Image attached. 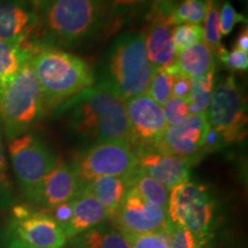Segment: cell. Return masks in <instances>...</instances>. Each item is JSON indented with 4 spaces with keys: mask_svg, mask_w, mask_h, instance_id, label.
<instances>
[{
    "mask_svg": "<svg viewBox=\"0 0 248 248\" xmlns=\"http://www.w3.org/2000/svg\"><path fill=\"white\" fill-rule=\"evenodd\" d=\"M142 35L146 43L148 61L155 69H166L175 66L177 54L172 42L171 26L168 21L152 20Z\"/></svg>",
    "mask_w": 248,
    "mask_h": 248,
    "instance_id": "cell-18",
    "label": "cell"
},
{
    "mask_svg": "<svg viewBox=\"0 0 248 248\" xmlns=\"http://www.w3.org/2000/svg\"><path fill=\"white\" fill-rule=\"evenodd\" d=\"M125 110L130 125V145L135 152L155 148L167 129L162 108L147 93L129 99Z\"/></svg>",
    "mask_w": 248,
    "mask_h": 248,
    "instance_id": "cell-11",
    "label": "cell"
},
{
    "mask_svg": "<svg viewBox=\"0 0 248 248\" xmlns=\"http://www.w3.org/2000/svg\"><path fill=\"white\" fill-rule=\"evenodd\" d=\"M195 248H202V247H200V246H199V245H198V246H197V247H195Z\"/></svg>",
    "mask_w": 248,
    "mask_h": 248,
    "instance_id": "cell-43",
    "label": "cell"
},
{
    "mask_svg": "<svg viewBox=\"0 0 248 248\" xmlns=\"http://www.w3.org/2000/svg\"><path fill=\"white\" fill-rule=\"evenodd\" d=\"M27 1H28V4H29L30 7L32 8L39 16V15L42 14L49 5L52 4V1H53V0H27Z\"/></svg>",
    "mask_w": 248,
    "mask_h": 248,
    "instance_id": "cell-40",
    "label": "cell"
},
{
    "mask_svg": "<svg viewBox=\"0 0 248 248\" xmlns=\"http://www.w3.org/2000/svg\"><path fill=\"white\" fill-rule=\"evenodd\" d=\"M8 153L18 188L24 199L35 207L40 184L54 168L58 157L38 136L31 132L11 139Z\"/></svg>",
    "mask_w": 248,
    "mask_h": 248,
    "instance_id": "cell-6",
    "label": "cell"
},
{
    "mask_svg": "<svg viewBox=\"0 0 248 248\" xmlns=\"http://www.w3.org/2000/svg\"><path fill=\"white\" fill-rule=\"evenodd\" d=\"M0 186L6 188V190L13 192V184H12L11 177L8 172V163L5 155V147L2 142L1 130H0Z\"/></svg>",
    "mask_w": 248,
    "mask_h": 248,
    "instance_id": "cell-37",
    "label": "cell"
},
{
    "mask_svg": "<svg viewBox=\"0 0 248 248\" xmlns=\"http://www.w3.org/2000/svg\"><path fill=\"white\" fill-rule=\"evenodd\" d=\"M69 248H131L117 229L104 224L69 239Z\"/></svg>",
    "mask_w": 248,
    "mask_h": 248,
    "instance_id": "cell-22",
    "label": "cell"
},
{
    "mask_svg": "<svg viewBox=\"0 0 248 248\" xmlns=\"http://www.w3.org/2000/svg\"><path fill=\"white\" fill-rule=\"evenodd\" d=\"M71 207L73 217L64 231L68 240L110 219L107 209L84 188L71 200Z\"/></svg>",
    "mask_w": 248,
    "mask_h": 248,
    "instance_id": "cell-17",
    "label": "cell"
},
{
    "mask_svg": "<svg viewBox=\"0 0 248 248\" xmlns=\"http://www.w3.org/2000/svg\"><path fill=\"white\" fill-rule=\"evenodd\" d=\"M214 89H215V70L198 78H192L191 91L187 99L190 105V114L207 115Z\"/></svg>",
    "mask_w": 248,
    "mask_h": 248,
    "instance_id": "cell-24",
    "label": "cell"
},
{
    "mask_svg": "<svg viewBox=\"0 0 248 248\" xmlns=\"http://www.w3.org/2000/svg\"><path fill=\"white\" fill-rule=\"evenodd\" d=\"M214 54L215 53L206 43H197L179 52L176 57V66L179 73L190 78H198L215 70Z\"/></svg>",
    "mask_w": 248,
    "mask_h": 248,
    "instance_id": "cell-20",
    "label": "cell"
},
{
    "mask_svg": "<svg viewBox=\"0 0 248 248\" xmlns=\"http://www.w3.org/2000/svg\"><path fill=\"white\" fill-rule=\"evenodd\" d=\"M244 21H246L245 17L235 11L231 2L225 1L221 11H219V33H221V36H229L235 24L238 22H244Z\"/></svg>",
    "mask_w": 248,
    "mask_h": 248,
    "instance_id": "cell-31",
    "label": "cell"
},
{
    "mask_svg": "<svg viewBox=\"0 0 248 248\" xmlns=\"http://www.w3.org/2000/svg\"><path fill=\"white\" fill-rule=\"evenodd\" d=\"M215 203L202 184L186 181L169 192L167 216L171 224L190 231L198 244L206 241Z\"/></svg>",
    "mask_w": 248,
    "mask_h": 248,
    "instance_id": "cell-7",
    "label": "cell"
},
{
    "mask_svg": "<svg viewBox=\"0 0 248 248\" xmlns=\"http://www.w3.org/2000/svg\"><path fill=\"white\" fill-rule=\"evenodd\" d=\"M61 107L69 111L71 129L79 137L94 140L95 144L130 141L125 102L102 84L79 92Z\"/></svg>",
    "mask_w": 248,
    "mask_h": 248,
    "instance_id": "cell-1",
    "label": "cell"
},
{
    "mask_svg": "<svg viewBox=\"0 0 248 248\" xmlns=\"http://www.w3.org/2000/svg\"><path fill=\"white\" fill-rule=\"evenodd\" d=\"M208 129L206 114H191L177 125L167 126L155 150L197 161L198 155L203 153Z\"/></svg>",
    "mask_w": 248,
    "mask_h": 248,
    "instance_id": "cell-13",
    "label": "cell"
},
{
    "mask_svg": "<svg viewBox=\"0 0 248 248\" xmlns=\"http://www.w3.org/2000/svg\"><path fill=\"white\" fill-rule=\"evenodd\" d=\"M207 121L210 128L221 135L224 142L240 141L246 137V98L232 75L214 89Z\"/></svg>",
    "mask_w": 248,
    "mask_h": 248,
    "instance_id": "cell-9",
    "label": "cell"
},
{
    "mask_svg": "<svg viewBox=\"0 0 248 248\" xmlns=\"http://www.w3.org/2000/svg\"><path fill=\"white\" fill-rule=\"evenodd\" d=\"M166 1H168V2H170V4H171V5H175V6H176V4H177L178 1H181V0H166Z\"/></svg>",
    "mask_w": 248,
    "mask_h": 248,
    "instance_id": "cell-42",
    "label": "cell"
},
{
    "mask_svg": "<svg viewBox=\"0 0 248 248\" xmlns=\"http://www.w3.org/2000/svg\"><path fill=\"white\" fill-rule=\"evenodd\" d=\"M178 71L176 64L166 69L156 70L150 82L146 93L160 106H162L164 102L171 97L173 79H175L176 73Z\"/></svg>",
    "mask_w": 248,
    "mask_h": 248,
    "instance_id": "cell-26",
    "label": "cell"
},
{
    "mask_svg": "<svg viewBox=\"0 0 248 248\" xmlns=\"http://www.w3.org/2000/svg\"><path fill=\"white\" fill-rule=\"evenodd\" d=\"M30 64L42 90L45 110L61 107L94 83L89 63L53 46L32 45Z\"/></svg>",
    "mask_w": 248,
    "mask_h": 248,
    "instance_id": "cell-2",
    "label": "cell"
},
{
    "mask_svg": "<svg viewBox=\"0 0 248 248\" xmlns=\"http://www.w3.org/2000/svg\"><path fill=\"white\" fill-rule=\"evenodd\" d=\"M136 154L137 168L169 191L190 179L191 167L195 162V160L163 153L155 148L137 151Z\"/></svg>",
    "mask_w": 248,
    "mask_h": 248,
    "instance_id": "cell-14",
    "label": "cell"
},
{
    "mask_svg": "<svg viewBox=\"0 0 248 248\" xmlns=\"http://www.w3.org/2000/svg\"><path fill=\"white\" fill-rule=\"evenodd\" d=\"M172 42L176 54L197 43L203 42V28L201 24L182 23L172 30Z\"/></svg>",
    "mask_w": 248,
    "mask_h": 248,
    "instance_id": "cell-29",
    "label": "cell"
},
{
    "mask_svg": "<svg viewBox=\"0 0 248 248\" xmlns=\"http://www.w3.org/2000/svg\"><path fill=\"white\" fill-rule=\"evenodd\" d=\"M207 14L206 0H181L173 8L168 23L170 26H178L182 23L201 24Z\"/></svg>",
    "mask_w": 248,
    "mask_h": 248,
    "instance_id": "cell-25",
    "label": "cell"
},
{
    "mask_svg": "<svg viewBox=\"0 0 248 248\" xmlns=\"http://www.w3.org/2000/svg\"><path fill=\"white\" fill-rule=\"evenodd\" d=\"M59 225L61 226V229L63 231H66V229L69 225L71 221V217H73V207H71V201L69 202H63L55 206L54 208L45 210Z\"/></svg>",
    "mask_w": 248,
    "mask_h": 248,
    "instance_id": "cell-34",
    "label": "cell"
},
{
    "mask_svg": "<svg viewBox=\"0 0 248 248\" xmlns=\"http://www.w3.org/2000/svg\"><path fill=\"white\" fill-rule=\"evenodd\" d=\"M82 185L73 167L59 160L40 184L35 207L43 210L54 208L58 204L69 202L79 193Z\"/></svg>",
    "mask_w": 248,
    "mask_h": 248,
    "instance_id": "cell-15",
    "label": "cell"
},
{
    "mask_svg": "<svg viewBox=\"0 0 248 248\" xmlns=\"http://www.w3.org/2000/svg\"><path fill=\"white\" fill-rule=\"evenodd\" d=\"M101 0H53L39 15L35 35L38 46L70 45L84 39L97 28L101 18Z\"/></svg>",
    "mask_w": 248,
    "mask_h": 248,
    "instance_id": "cell-4",
    "label": "cell"
},
{
    "mask_svg": "<svg viewBox=\"0 0 248 248\" xmlns=\"http://www.w3.org/2000/svg\"><path fill=\"white\" fill-rule=\"evenodd\" d=\"M32 45L30 43L0 42V91L13 80L30 61Z\"/></svg>",
    "mask_w": 248,
    "mask_h": 248,
    "instance_id": "cell-21",
    "label": "cell"
},
{
    "mask_svg": "<svg viewBox=\"0 0 248 248\" xmlns=\"http://www.w3.org/2000/svg\"><path fill=\"white\" fill-rule=\"evenodd\" d=\"M7 248H33V247L28 246V245L23 244L22 241H20L18 239H15V238H13V239H12L8 243Z\"/></svg>",
    "mask_w": 248,
    "mask_h": 248,
    "instance_id": "cell-41",
    "label": "cell"
},
{
    "mask_svg": "<svg viewBox=\"0 0 248 248\" xmlns=\"http://www.w3.org/2000/svg\"><path fill=\"white\" fill-rule=\"evenodd\" d=\"M130 187L135 188L148 202L167 209L169 190H167L162 184H160L153 177L142 172L138 168L136 169V171L132 173L131 178H130Z\"/></svg>",
    "mask_w": 248,
    "mask_h": 248,
    "instance_id": "cell-23",
    "label": "cell"
},
{
    "mask_svg": "<svg viewBox=\"0 0 248 248\" xmlns=\"http://www.w3.org/2000/svg\"><path fill=\"white\" fill-rule=\"evenodd\" d=\"M239 51H243L245 53H248V30L247 27L241 30V32L238 35L237 39H235V47Z\"/></svg>",
    "mask_w": 248,
    "mask_h": 248,
    "instance_id": "cell-39",
    "label": "cell"
},
{
    "mask_svg": "<svg viewBox=\"0 0 248 248\" xmlns=\"http://www.w3.org/2000/svg\"><path fill=\"white\" fill-rule=\"evenodd\" d=\"M117 230L126 233H148L166 230L169 226L167 209L148 202L130 187L115 218Z\"/></svg>",
    "mask_w": 248,
    "mask_h": 248,
    "instance_id": "cell-12",
    "label": "cell"
},
{
    "mask_svg": "<svg viewBox=\"0 0 248 248\" xmlns=\"http://www.w3.org/2000/svg\"><path fill=\"white\" fill-rule=\"evenodd\" d=\"M121 233L131 248H171L169 229L148 233Z\"/></svg>",
    "mask_w": 248,
    "mask_h": 248,
    "instance_id": "cell-28",
    "label": "cell"
},
{
    "mask_svg": "<svg viewBox=\"0 0 248 248\" xmlns=\"http://www.w3.org/2000/svg\"><path fill=\"white\" fill-rule=\"evenodd\" d=\"M44 98L30 61L0 91V121L7 138L29 132L44 115Z\"/></svg>",
    "mask_w": 248,
    "mask_h": 248,
    "instance_id": "cell-5",
    "label": "cell"
},
{
    "mask_svg": "<svg viewBox=\"0 0 248 248\" xmlns=\"http://www.w3.org/2000/svg\"><path fill=\"white\" fill-rule=\"evenodd\" d=\"M168 229L171 239V248H195L199 245L194 235L182 226L171 224L169 222Z\"/></svg>",
    "mask_w": 248,
    "mask_h": 248,
    "instance_id": "cell-33",
    "label": "cell"
},
{
    "mask_svg": "<svg viewBox=\"0 0 248 248\" xmlns=\"http://www.w3.org/2000/svg\"><path fill=\"white\" fill-rule=\"evenodd\" d=\"M91 193L109 214L110 219L115 218L122 207L130 188V179L124 177H99L82 186Z\"/></svg>",
    "mask_w": 248,
    "mask_h": 248,
    "instance_id": "cell-19",
    "label": "cell"
},
{
    "mask_svg": "<svg viewBox=\"0 0 248 248\" xmlns=\"http://www.w3.org/2000/svg\"><path fill=\"white\" fill-rule=\"evenodd\" d=\"M217 55L229 70L241 71L243 73V71H246L248 69V53H245L243 51H239L237 48L228 51V49L223 47L217 53Z\"/></svg>",
    "mask_w": 248,
    "mask_h": 248,
    "instance_id": "cell-32",
    "label": "cell"
},
{
    "mask_svg": "<svg viewBox=\"0 0 248 248\" xmlns=\"http://www.w3.org/2000/svg\"><path fill=\"white\" fill-rule=\"evenodd\" d=\"M162 111L167 126L177 125L183 122L190 114V105L187 100L170 97L162 105Z\"/></svg>",
    "mask_w": 248,
    "mask_h": 248,
    "instance_id": "cell-30",
    "label": "cell"
},
{
    "mask_svg": "<svg viewBox=\"0 0 248 248\" xmlns=\"http://www.w3.org/2000/svg\"><path fill=\"white\" fill-rule=\"evenodd\" d=\"M38 22V14L23 0H0V42L29 43Z\"/></svg>",
    "mask_w": 248,
    "mask_h": 248,
    "instance_id": "cell-16",
    "label": "cell"
},
{
    "mask_svg": "<svg viewBox=\"0 0 248 248\" xmlns=\"http://www.w3.org/2000/svg\"><path fill=\"white\" fill-rule=\"evenodd\" d=\"M14 200L13 192L6 190L2 186H0V210L12 208Z\"/></svg>",
    "mask_w": 248,
    "mask_h": 248,
    "instance_id": "cell-38",
    "label": "cell"
},
{
    "mask_svg": "<svg viewBox=\"0 0 248 248\" xmlns=\"http://www.w3.org/2000/svg\"><path fill=\"white\" fill-rule=\"evenodd\" d=\"M207 14L204 17L203 28V42L212 48L214 53H218L223 48L221 44V33H219L218 16L219 11L215 0H206Z\"/></svg>",
    "mask_w": 248,
    "mask_h": 248,
    "instance_id": "cell-27",
    "label": "cell"
},
{
    "mask_svg": "<svg viewBox=\"0 0 248 248\" xmlns=\"http://www.w3.org/2000/svg\"><path fill=\"white\" fill-rule=\"evenodd\" d=\"M11 230L15 239L33 248H63L68 240L61 226L45 210L31 204L12 207Z\"/></svg>",
    "mask_w": 248,
    "mask_h": 248,
    "instance_id": "cell-10",
    "label": "cell"
},
{
    "mask_svg": "<svg viewBox=\"0 0 248 248\" xmlns=\"http://www.w3.org/2000/svg\"><path fill=\"white\" fill-rule=\"evenodd\" d=\"M80 185L99 177L131 178L137 169V154L126 141L98 142L71 164Z\"/></svg>",
    "mask_w": 248,
    "mask_h": 248,
    "instance_id": "cell-8",
    "label": "cell"
},
{
    "mask_svg": "<svg viewBox=\"0 0 248 248\" xmlns=\"http://www.w3.org/2000/svg\"><path fill=\"white\" fill-rule=\"evenodd\" d=\"M191 85L192 78L178 71V73H176L175 79H173L171 97L187 100L188 95H190Z\"/></svg>",
    "mask_w": 248,
    "mask_h": 248,
    "instance_id": "cell-35",
    "label": "cell"
},
{
    "mask_svg": "<svg viewBox=\"0 0 248 248\" xmlns=\"http://www.w3.org/2000/svg\"><path fill=\"white\" fill-rule=\"evenodd\" d=\"M156 69L148 61L145 37L128 32L116 40L108 55L106 77L100 84L123 101L146 93Z\"/></svg>",
    "mask_w": 248,
    "mask_h": 248,
    "instance_id": "cell-3",
    "label": "cell"
},
{
    "mask_svg": "<svg viewBox=\"0 0 248 248\" xmlns=\"http://www.w3.org/2000/svg\"><path fill=\"white\" fill-rule=\"evenodd\" d=\"M151 2H154V0H110V7L114 14H125Z\"/></svg>",
    "mask_w": 248,
    "mask_h": 248,
    "instance_id": "cell-36",
    "label": "cell"
}]
</instances>
